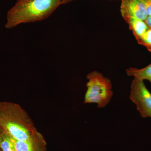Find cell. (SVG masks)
I'll return each mask as SVG.
<instances>
[{
    "instance_id": "obj_8",
    "label": "cell",
    "mask_w": 151,
    "mask_h": 151,
    "mask_svg": "<svg viewBox=\"0 0 151 151\" xmlns=\"http://www.w3.org/2000/svg\"><path fill=\"white\" fill-rule=\"evenodd\" d=\"M127 75L139 78L141 80H147L151 83V63L141 69L130 67L126 70Z\"/></svg>"
},
{
    "instance_id": "obj_10",
    "label": "cell",
    "mask_w": 151,
    "mask_h": 151,
    "mask_svg": "<svg viewBox=\"0 0 151 151\" xmlns=\"http://www.w3.org/2000/svg\"><path fill=\"white\" fill-rule=\"evenodd\" d=\"M138 43L144 45L151 52V28L147 30L137 40Z\"/></svg>"
},
{
    "instance_id": "obj_11",
    "label": "cell",
    "mask_w": 151,
    "mask_h": 151,
    "mask_svg": "<svg viewBox=\"0 0 151 151\" xmlns=\"http://www.w3.org/2000/svg\"><path fill=\"white\" fill-rule=\"evenodd\" d=\"M145 8L148 16H151V0H139Z\"/></svg>"
},
{
    "instance_id": "obj_1",
    "label": "cell",
    "mask_w": 151,
    "mask_h": 151,
    "mask_svg": "<svg viewBox=\"0 0 151 151\" xmlns=\"http://www.w3.org/2000/svg\"><path fill=\"white\" fill-rule=\"evenodd\" d=\"M0 131L18 141L32 139L37 132L26 111L18 104L0 102Z\"/></svg>"
},
{
    "instance_id": "obj_14",
    "label": "cell",
    "mask_w": 151,
    "mask_h": 151,
    "mask_svg": "<svg viewBox=\"0 0 151 151\" xmlns=\"http://www.w3.org/2000/svg\"><path fill=\"white\" fill-rule=\"evenodd\" d=\"M0 151H2L1 150V149H0Z\"/></svg>"
},
{
    "instance_id": "obj_12",
    "label": "cell",
    "mask_w": 151,
    "mask_h": 151,
    "mask_svg": "<svg viewBox=\"0 0 151 151\" xmlns=\"http://www.w3.org/2000/svg\"><path fill=\"white\" fill-rule=\"evenodd\" d=\"M145 21L149 27L151 28V16L148 17Z\"/></svg>"
},
{
    "instance_id": "obj_6",
    "label": "cell",
    "mask_w": 151,
    "mask_h": 151,
    "mask_svg": "<svg viewBox=\"0 0 151 151\" xmlns=\"http://www.w3.org/2000/svg\"><path fill=\"white\" fill-rule=\"evenodd\" d=\"M124 19L129 24L130 30L132 31L137 40L142 36L149 28L145 21L134 17L127 18Z\"/></svg>"
},
{
    "instance_id": "obj_2",
    "label": "cell",
    "mask_w": 151,
    "mask_h": 151,
    "mask_svg": "<svg viewBox=\"0 0 151 151\" xmlns=\"http://www.w3.org/2000/svg\"><path fill=\"white\" fill-rule=\"evenodd\" d=\"M62 0H17L7 14L5 27L11 29L21 24L40 21L47 19Z\"/></svg>"
},
{
    "instance_id": "obj_5",
    "label": "cell",
    "mask_w": 151,
    "mask_h": 151,
    "mask_svg": "<svg viewBox=\"0 0 151 151\" xmlns=\"http://www.w3.org/2000/svg\"><path fill=\"white\" fill-rule=\"evenodd\" d=\"M120 11L124 19L134 17L145 21L148 17L145 8L139 0H121Z\"/></svg>"
},
{
    "instance_id": "obj_7",
    "label": "cell",
    "mask_w": 151,
    "mask_h": 151,
    "mask_svg": "<svg viewBox=\"0 0 151 151\" xmlns=\"http://www.w3.org/2000/svg\"><path fill=\"white\" fill-rule=\"evenodd\" d=\"M40 133L36 132L32 139L28 141H18L12 139L16 151H37L38 139Z\"/></svg>"
},
{
    "instance_id": "obj_4",
    "label": "cell",
    "mask_w": 151,
    "mask_h": 151,
    "mask_svg": "<svg viewBox=\"0 0 151 151\" xmlns=\"http://www.w3.org/2000/svg\"><path fill=\"white\" fill-rule=\"evenodd\" d=\"M130 98L142 118H151V93L143 80L134 77L131 84Z\"/></svg>"
},
{
    "instance_id": "obj_13",
    "label": "cell",
    "mask_w": 151,
    "mask_h": 151,
    "mask_svg": "<svg viewBox=\"0 0 151 151\" xmlns=\"http://www.w3.org/2000/svg\"><path fill=\"white\" fill-rule=\"evenodd\" d=\"M73 1H75V0H62V1H61V5L65 4L71 2Z\"/></svg>"
},
{
    "instance_id": "obj_3",
    "label": "cell",
    "mask_w": 151,
    "mask_h": 151,
    "mask_svg": "<svg viewBox=\"0 0 151 151\" xmlns=\"http://www.w3.org/2000/svg\"><path fill=\"white\" fill-rule=\"evenodd\" d=\"M89 81L84 98V104L95 103L98 108H105L113 95L111 80L102 73L94 70L87 74Z\"/></svg>"
},
{
    "instance_id": "obj_9",
    "label": "cell",
    "mask_w": 151,
    "mask_h": 151,
    "mask_svg": "<svg viewBox=\"0 0 151 151\" xmlns=\"http://www.w3.org/2000/svg\"><path fill=\"white\" fill-rule=\"evenodd\" d=\"M0 149L2 151H16L12 139L0 131Z\"/></svg>"
}]
</instances>
